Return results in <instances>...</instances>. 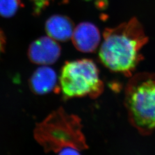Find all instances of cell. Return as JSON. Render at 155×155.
Returning <instances> with one entry per match:
<instances>
[{"instance_id": "obj_1", "label": "cell", "mask_w": 155, "mask_h": 155, "mask_svg": "<svg viewBox=\"0 0 155 155\" xmlns=\"http://www.w3.org/2000/svg\"><path fill=\"white\" fill-rule=\"evenodd\" d=\"M99 51V59L113 72L132 76L143 59L141 51L148 41L144 28L133 17L114 28H106Z\"/></svg>"}, {"instance_id": "obj_2", "label": "cell", "mask_w": 155, "mask_h": 155, "mask_svg": "<svg viewBox=\"0 0 155 155\" xmlns=\"http://www.w3.org/2000/svg\"><path fill=\"white\" fill-rule=\"evenodd\" d=\"M33 134L46 152L80 155L88 148L81 118L63 108L54 111L36 124Z\"/></svg>"}, {"instance_id": "obj_3", "label": "cell", "mask_w": 155, "mask_h": 155, "mask_svg": "<svg viewBox=\"0 0 155 155\" xmlns=\"http://www.w3.org/2000/svg\"><path fill=\"white\" fill-rule=\"evenodd\" d=\"M125 106L130 122L140 133L155 131V74H138L130 79L125 90Z\"/></svg>"}, {"instance_id": "obj_4", "label": "cell", "mask_w": 155, "mask_h": 155, "mask_svg": "<svg viewBox=\"0 0 155 155\" xmlns=\"http://www.w3.org/2000/svg\"><path fill=\"white\" fill-rule=\"evenodd\" d=\"M59 86L64 100L86 97L94 99L104 89L98 67L89 59L66 62L61 68Z\"/></svg>"}, {"instance_id": "obj_5", "label": "cell", "mask_w": 155, "mask_h": 155, "mask_svg": "<svg viewBox=\"0 0 155 155\" xmlns=\"http://www.w3.org/2000/svg\"><path fill=\"white\" fill-rule=\"evenodd\" d=\"M61 47L58 41L48 36H42L33 41L28 50L30 61L39 66L54 64L61 55Z\"/></svg>"}, {"instance_id": "obj_6", "label": "cell", "mask_w": 155, "mask_h": 155, "mask_svg": "<svg viewBox=\"0 0 155 155\" xmlns=\"http://www.w3.org/2000/svg\"><path fill=\"white\" fill-rule=\"evenodd\" d=\"M71 39L77 50L84 53H90L97 49L101 36L98 28L93 23L83 22L75 28Z\"/></svg>"}, {"instance_id": "obj_7", "label": "cell", "mask_w": 155, "mask_h": 155, "mask_svg": "<svg viewBox=\"0 0 155 155\" xmlns=\"http://www.w3.org/2000/svg\"><path fill=\"white\" fill-rule=\"evenodd\" d=\"M59 78L50 66H40L32 74L29 81L31 91L36 95H45L59 91Z\"/></svg>"}, {"instance_id": "obj_8", "label": "cell", "mask_w": 155, "mask_h": 155, "mask_svg": "<svg viewBox=\"0 0 155 155\" xmlns=\"http://www.w3.org/2000/svg\"><path fill=\"white\" fill-rule=\"evenodd\" d=\"M48 36L57 41L64 42L72 38L74 25L68 17L56 15L47 20L45 24Z\"/></svg>"}, {"instance_id": "obj_9", "label": "cell", "mask_w": 155, "mask_h": 155, "mask_svg": "<svg viewBox=\"0 0 155 155\" xmlns=\"http://www.w3.org/2000/svg\"><path fill=\"white\" fill-rule=\"evenodd\" d=\"M21 6V0H0V16L6 18L13 16Z\"/></svg>"}, {"instance_id": "obj_10", "label": "cell", "mask_w": 155, "mask_h": 155, "mask_svg": "<svg viewBox=\"0 0 155 155\" xmlns=\"http://www.w3.org/2000/svg\"><path fill=\"white\" fill-rule=\"evenodd\" d=\"M33 4V13L39 15L54 0H31Z\"/></svg>"}, {"instance_id": "obj_11", "label": "cell", "mask_w": 155, "mask_h": 155, "mask_svg": "<svg viewBox=\"0 0 155 155\" xmlns=\"http://www.w3.org/2000/svg\"><path fill=\"white\" fill-rule=\"evenodd\" d=\"M6 38L4 32L0 29V56L1 55L5 48Z\"/></svg>"}]
</instances>
